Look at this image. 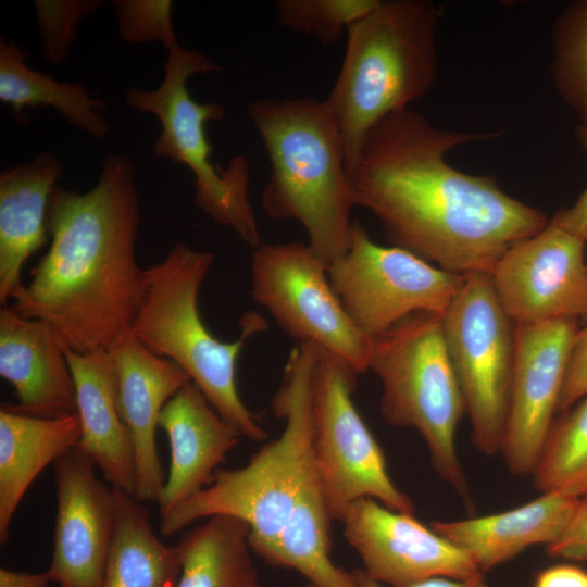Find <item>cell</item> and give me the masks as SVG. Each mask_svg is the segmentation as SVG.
I'll return each instance as SVG.
<instances>
[{"label": "cell", "mask_w": 587, "mask_h": 587, "mask_svg": "<svg viewBox=\"0 0 587 587\" xmlns=\"http://www.w3.org/2000/svg\"><path fill=\"white\" fill-rule=\"evenodd\" d=\"M501 135L442 129L410 109L392 113L365 139L352 178L355 205L378 218L394 246L449 273L490 274L550 221L495 177L463 173L446 159L458 146Z\"/></svg>", "instance_id": "obj_1"}, {"label": "cell", "mask_w": 587, "mask_h": 587, "mask_svg": "<svg viewBox=\"0 0 587 587\" xmlns=\"http://www.w3.org/2000/svg\"><path fill=\"white\" fill-rule=\"evenodd\" d=\"M139 221L134 166L123 154L104 159L87 192L55 187L49 249L12 309L50 324L74 352L109 350L129 334L146 290L147 268L136 258Z\"/></svg>", "instance_id": "obj_2"}, {"label": "cell", "mask_w": 587, "mask_h": 587, "mask_svg": "<svg viewBox=\"0 0 587 587\" xmlns=\"http://www.w3.org/2000/svg\"><path fill=\"white\" fill-rule=\"evenodd\" d=\"M317 348L296 342L272 400L285 420L280 436L249 462L217 470L213 483L160 516L171 536L195 521L226 515L249 527L250 549L274 566L294 569L315 587H358L352 572L330 557V522L312 446L313 380Z\"/></svg>", "instance_id": "obj_3"}, {"label": "cell", "mask_w": 587, "mask_h": 587, "mask_svg": "<svg viewBox=\"0 0 587 587\" xmlns=\"http://www.w3.org/2000/svg\"><path fill=\"white\" fill-rule=\"evenodd\" d=\"M249 116L265 147L271 176L262 209L276 220H296L309 246L328 266L348 250L355 207L339 126L325 100L260 99Z\"/></svg>", "instance_id": "obj_4"}, {"label": "cell", "mask_w": 587, "mask_h": 587, "mask_svg": "<svg viewBox=\"0 0 587 587\" xmlns=\"http://www.w3.org/2000/svg\"><path fill=\"white\" fill-rule=\"evenodd\" d=\"M439 17L428 0H379L348 26L341 68L325 102L340 129L351 183L372 128L432 88Z\"/></svg>", "instance_id": "obj_5"}, {"label": "cell", "mask_w": 587, "mask_h": 587, "mask_svg": "<svg viewBox=\"0 0 587 587\" xmlns=\"http://www.w3.org/2000/svg\"><path fill=\"white\" fill-rule=\"evenodd\" d=\"M214 255L177 241L159 263L147 268L146 290L130 334L152 353L178 364L211 405L241 436L263 441L267 433L241 401L236 386V363L245 344L266 328L257 312L245 313L239 337L217 339L203 323L199 289Z\"/></svg>", "instance_id": "obj_6"}, {"label": "cell", "mask_w": 587, "mask_h": 587, "mask_svg": "<svg viewBox=\"0 0 587 587\" xmlns=\"http://www.w3.org/2000/svg\"><path fill=\"white\" fill-rule=\"evenodd\" d=\"M369 370L382 382L385 421L421 434L434 470L472 509L455 448L457 427L466 409L446 347L442 315L415 312L371 338Z\"/></svg>", "instance_id": "obj_7"}, {"label": "cell", "mask_w": 587, "mask_h": 587, "mask_svg": "<svg viewBox=\"0 0 587 587\" xmlns=\"http://www.w3.org/2000/svg\"><path fill=\"white\" fill-rule=\"evenodd\" d=\"M222 70L200 52L178 45L168 51L160 86L154 90L129 89L125 101L130 108L158 117L162 128L153 152L191 170L195 204L216 223L233 228L254 249L262 242L248 198L249 162L242 155L233 157L226 167H215L210 162L213 147L208 141L205 124L222 120L224 108L211 101L198 103L187 87L192 75Z\"/></svg>", "instance_id": "obj_8"}, {"label": "cell", "mask_w": 587, "mask_h": 587, "mask_svg": "<svg viewBox=\"0 0 587 587\" xmlns=\"http://www.w3.org/2000/svg\"><path fill=\"white\" fill-rule=\"evenodd\" d=\"M448 354L457 375L471 438L484 454L500 452L514 364V322L504 311L489 273L466 275L442 314Z\"/></svg>", "instance_id": "obj_9"}, {"label": "cell", "mask_w": 587, "mask_h": 587, "mask_svg": "<svg viewBox=\"0 0 587 587\" xmlns=\"http://www.w3.org/2000/svg\"><path fill=\"white\" fill-rule=\"evenodd\" d=\"M357 374L342 359L317 348L312 446L329 516L341 521L360 498L413 514L412 501L391 480L384 452L353 403Z\"/></svg>", "instance_id": "obj_10"}, {"label": "cell", "mask_w": 587, "mask_h": 587, "mask_svg": "<svg viewBox=\"0 0 587 587\" xmlns=\"http://www.w3.org/2000/svg\"><path fill=\"white\" fill-rule=\"evenodd\" d=\"M327 267L309 245L261 243L251 253L250 294L297 342L311 344L363 373L371 338L347 314Z\"/></svg>", "instance_id": "obj_11"}, {"label": "cell", "mask_w": 587, "mask_h": 587, "mask_svg": "<svg viewBox=\"0 0 587 587\" xmlns=\"http://www.w3.org/2000/svg\"><path fill=\"white\" fill-rule=\"evenodd\" d=\"M347 314L369 338L415 312L442 315L464 277L446 272L399 247L375 243L353 221L347 252L327 267Z\"/></svg>", "instance_id": "obj_12"}, {"label": "cell", "mask_w": 587, "mask_h": 587, "mask_svg": "<svg viewBox=\"0 0 587 587\" xmlns=\"http://www.w3.org/2000/svg\"><path fill=\"white\" fill-rule=\"evenodd\" d=\"M578 319L514 323V364L500 453L516 476L532 475L558 411Z\"/></svg>", "instance_id": "obj_13"}, {"label": "cell", "mask_w": 587, "mask_h": 587, "mask_svg": "<svg viewBox=\"0 0 587 587\" xmlns=\"http://www.w3.org/2000/svg\"><path fill=\"white\" fill-rule=\"evenodd\" d=\"M585 245L550 220L499 259L490 276L514 323L587 317Z\"/></svg>", "instance_id": "obj_14"}, {"label": "cell", "mask_w": 587, "mask_h": 587, "mask_svg": "<svg viewBox=\"0 0 587 587\" xmlns=\"http://www.w3.org/2000/svg\"><path fill=\"white\" fill-rule=\"evenodd\" d=\"M344 536L358 552L365 573L391 587L433 577L469 579L483 573L461 548L419 522L373 498H360L341 521Z\"/></svg>", "instance_id": "obj_15"}, {"label": "cell", "mask_w": 587, "mask_h": 587, "mask_svg": "<svg viewBox=\"0 0 587 587\" xmlns=\"http://www.w3.org/2000/svg\"><path fill=\"white\" fill-rule=\"evenodd\" d=\"M53 465L57 515L46 572L60 587H99L114 529V489L98 478L96 464L77 448Z\"/></svg>", "instance_id": "obj_16"}, {"label": "cell", "mask_w": 587, "mask_h": 587, "mask_svg": "<svg viewBox=\"0 0 587 587\" xmlns=\"http://www.w3.org/2000/svg\"><path fill=\"white\" fill-rule=\"evenodd\" d=\"M109 350L117 373L120 413L134 445V497L158 502L166 480L155 444L159 419L170 399L191 379L178 364L152 353L130 333Z\"/></svg>", "instance_id": "obj_17"}, {"label": "cell", "mask_w": 587, "mask_h": 587, "mask_svg": "<svg viewBox=\"0 0 587 587\" xmlns=\"http://www.w3.org/2000/svg\"><path fill=\"white\" fill-rule=\"evenodd\" d=\"M0 375L18 401L20 413L53 419L77 414L76 390L66 348L42 320L4 305L0 311Z\"/></svg>", "instance_id": "obj_18"}, {"label": "cell", "mask_w": 587, "mask_h": 587, "mask_svg": "<svg viewBox=\"0 0 587 587\" xmlns=\"http://www.w3.org/2000/svg\"><path fill=\"white\" fill-rule=\"evenodd\" d=\"M159 427L165 432L171 449L168 475L157 502L161 516L213 483L216 467L241 434L192 382L165 404Z\"/></svg>", "instance_id": "obj_19"}, {"label": "cell", "mask_w": 587, "mask_h": 587, "mask_svg": "<svg viewBox=\"0 0 587 587\" xmlns=\"http://www.w3.org/2000/svg\"><path fill=\"white\" fill-rule=\"evenodd\" d=\"M66 357L82 427L76 448L101 470L112 487L134 496V445L118 409L114 359L110 350L78 353L66 349Z\"/></svg>", "instance_id": "obj_20"}, {"label": "cell", "mask_w": 587, "mask_h": 587, "mask_svg": "<svg viewBox=\"0 0 587 587\" xmlns=\"http://www.w3.org/2000/svg\"><path fill=\"white\" fill-rule=\"evenodd\" d=\"M63 173L51 152L0 175V303L24 292L22 270L28 258L47 243L49 199Z\"/></svg>", "instance_id": "obj_21"}, {"label": "cell", "mask_w": 587, "mask_h": 587, "mask_svg": "<svg viewBox=\"0 0 587 587\" xmlns=\"http://www.w3.org/2000/svg\"><path fill=\"white\" fill-rule=\"evenodd\" d=\"M580 499L541 494L509 511L461 521H434L429 527L464 550L482 572L537 544L550 545L569 526Z\"/></svg>", "instance_id": "obj_22"}, {"label": "cell", "mask_w": 587, "mask_h": 587, "mask_svg": "<svg viewBox=\"0 0 587 587\" xmlns=\"http://www.w3.org/2000/svg\"><path fill=\"white\" fill-rule=\"evenodd\" d=\"M82 435L77 414L38 417L0 408V542L9 529L22 498L38 474L68 450Z\"/></svg>", "instance_id": "obj_23"}, {"label": "cell", "mask_w": 587, "mask_h": 587, "mask_svg": "<svg viewBox=\"0 0 587 587\" xmlns=\"http://www.w3.org/2000/svg\"><path fill=\"white\" fill-rule=\"evenodd\" d=\"M115 519L111 548L99 587H175L182 550L155 535L143 502L114 488Z\"/></svg>", "instance_id": "obj_24"}, {"label": "cell", "mask_w": 587, "mask_h": 587, "mask_svg": "<svg viewBox=\"0 0 587 587\" xmlns=\"http://www.w3.org/2000/svg\"><path fill=\"white\" fill-rule=\"evenodd\" d=\"M26 53L16 42L0 40V100L9 103L14 117L26 123L25 109L52 107L66 121L101 139L109 125L99 111L107 103L90 97L86 85L54 80L42 72L29 68Z\"/></svg>", "instance_id": "obj_25"}, {"label": "cell", "mask_w": 587, "mask_h": 587, "mask_svg": "<svg viewBox=\"0 0 587 587\" xmlns=\"http://www.w3.org/2000/svg\"><path fill=\"white\" fill-rule=\"evenodd\" d=\"M249 527L226 515L208 517L183 534V567L175 587H260L250 557Z\"/></svg>", "instance_id": "obj_26"}, {"label": "cell", "mask_w": 587, "mask_h": 587, "mask_svg": "<svg viewBox=\"0 0 587 587\" xmlns=\"http://www.w3.org/2000/svg\"><path fill=\"white\" fill-rule=\"evenodd\" d=\"M532 475L541 494L587 498V396L553 420Z\"/></svg>", "instance_id": "obj_27"}, {"label": "cell", "mask_w": 587, "mask_h": 587, "mask_svg": "<svg viewBox=\"0 0 587 587\" xmlns=\"http://www.w3.org/2000/svg\"><path fill=\"white\" fill-rule=\"evenodd\" d=\"M551 75L561 98L587 124V0L569 4L554 23Z\"/></svg>", "instance_id": "obj_28"}, {"label": "cell", "mask_w": 587, "mask_h": 587, "mask_svg": "<svg viewBox=\"0 0 587 587\" xmlns=\"http://www.w3.org/2000/svg\"><path fill=\"white\" fill-rule=\"evenodd\" d=\"M379 0H278L275 2L282 26L295 33L313 35L323 45L339 39L354 21L372 11Z\"/></svg>", "instance_id": "obj_29"}, {"label": "cell", "mask_w": 587, "mask_h": 587, "mask_svg": "<svg viewBox=\"0 0 587 587\" xmlns=\"http://www.w3.org/2000/svg\"><path fill=\"white\" fill-rule=\"evenodd\" d=\"M101 4L102 1H35L42 59L52 64L63 62L75 39L79 22Z\"/></svg>", "instance_id": "obj_30"}, {"label": "cell", "mask_w": 587, "mask_h": 587, "mask_svg": "<svg viewBox=\"0 0 587 587\" xmlns=\"http://www.w3.org/2000/svg\"><path fill=\"white\" fill-rule=\"evenodd\" d=\"M122 38L129 43L159 41L167 51L178 46L168 0L114 1Z\"/></svg>", "instance_id": "obj_31"}, {"label": "cell", "mask_w": 587, "mask_h": 587, "mask_svg": "<svg viewBox=\"0 0 587 587\" xmlns=\"http://www.w3.org/2000/svg\"><path fill=\"white\" fill-rule=\"evenodd\" d=\"M587 396V325L579 329L570 354L558 411L569 410Z\"/></svg>", "instance_id": "obj_32"}, {"label": "cell", "mask_w": 587, "mask_h": 587, "mask_svg": "<svg viewBox=\"0 0 587 587\" xmlns=\"http://www.w3.org/2000/svg\"><path fill=\"white\" fill-rule=\"evenodd\" d=\"M547 551L554 558L587 561V498L580 499L569 526Z\"/></svg>", "instance_id": "obj_33"}, {"label": "cell", "mask_w": 587, "mask_h": 587, "mask_svg": "<svg viewBox=\"0 0 587 587\" xmlns=\"http://www.w3.org/2000/svg\"><path fill=\"white\" fill-rule=\"evenodd\" d=\"M535 587H587V571L572 564H559L539 572Z\"/></svg>", "instance_id": "obj_34"}, {"label": "cell", "mask_w": 587, "mask_h": 587, "mask_svg": "<svg viewBox=\"0 0 587 587\" xmlns=\"http://www.w3.org/2000/svg\"><path fill=\"white\" fill-rule=\"evenodd\" d=\"M551 221L587 243V188L571 208L559 211Z\"/></svg>", "instance_id": "obj_35"}, {"label": "cell", "mask_w": 587, "mask_h": 587, "mask_svg": "<svg viewBox=\"0 0 587 587\" xmlns=\"http://www.w3.org/2000/svg\"><path fill=\"white\" fill-rule=\"evenodd\" d=\"M358 587H384L380 583L371 578L365 571L357 569L352 571ZM408 587H490L483 573L469 578L455 579L449 577H433Z\"/></svg>", "instance_id": "obj_36"}, {"label": "cell", "mask_w": 587, "mask_h": 587, "mask_svg": "<svg viewBox=\"0 0 587 587\" xmlns=\"http://www.w3.org/2000/svg\"><path fill=\"white\" fill-rule=\"evenodd\" d=\"M50 583L47 572L34 574L8 569L0 570V587H48Z\"/></svg>", "instance_id": "obj_37"}, {"label": "cell", "mask_w": 587, "mask_h": 587, "mask_svg": "<svg viewBox=\"0 0 587 587\" xmlns=\"http://www.w3.org/2000/svg\"><path fill=\"white\" fill-rule=\"evenodd\" d=\"M576 138L582 149L587 152V124H579L576 130Z\"/></svg>", "instance_id": "obj_38"}, {"label": "cell", "mask_w": 587, "mask_h": 587, "mask_svg": "<svg viewBox=\"0 0 587 587\" xmlns=\"http://www.w3.org/2000/svg\"><path fill=\"white\" fill-rule=\"evenodd\" d=\"M307 587H315V586L309 583V584L307 585Z\"/></svg>", "instance_id": "obj_39"}, {"label": "cell", "mask_w": 587, "mask_h": 587, "mask_svg": "<svg viewBox=\"0 0 587 587\" xmlns=\"http://www.w3.org/2000/svg\"><path fill=\"white\" fill-rule=\"evenodd\" d=\"M586 262H587V257H586Z\"/></svg>", "instance_id": "obj_40"}]
</instances>
